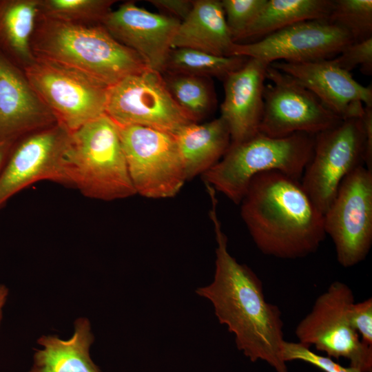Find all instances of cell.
I'll return each instance as SVG.
<instances>
[{
	"label": "cell",
	"mask_w": 372,
	"mask_h": 372,
	"mask_svg": "<svg viewBox=\"0 0 372 372\" xmlns=\"http://www.w3.org/2000/svg\"><path fill=\"white\" fill-rule=\"evenodd\" d=\"M247 59L238 56H217L189 48H172L165 70L171 74L202 78L214 76L224 80L229 74L240 68Z\"/></svg>",
	"instance_id": "24"
},
{
	"label": "cell",
	"mask_w": 372,
	"mask_h": 372,
	"mask_svg": "<svg viewBox=\"0 0 372 372\" xmlns=\"http://www.w3.org/2000/svg\"><path fill=\"white\" fill-rule=\"evenodd\" d=\"M332 60L349 72L359 65L363 74L371 75L372 37L349 44Z\"/></svg>",
	"instance_id": "30"
},
{
	"label": "cell",
	"mask_w": 372,
	"mask_h": 372,
	"mask_svg": "<svg viewBox=\"0 0 372 372\" xmlns=\"http://www.w3.org/2000/svg\"><path fill=\"white\" fill-rule=\"evenodd\" d=\"M105 114L118 125H140L173 134L195 123L174 101L161 73L150 69L110 87Z\"/></svg>",
	"instance_id": "11"
},
{
	"label": "cell",
	"mask_w": 372,
	"mask_h": 372,
	"mask_svg": "<svg viewBox=\"0 0 372 372\" xmlns=\"http://www.w3.org/2000/svg\"><path fill=\"white\" fill-rule=\"evenodd\" d=\"M205 78L172 74L165 80L173 99L195 123L211 109L214 96Z\"/></svg>",
	"instance_id": "26"
},
{
	"label": "cell",
	"mask_w": 372,
	"mask_h": 372,
	"mask_svg": "<svg viewBox=\"0 0 372 372\" xmlns=\"http://www.w3.org/2000/svg\"><path fill=\"white\" fill-rule=\"evenodd\" d=\"M114 0H39V16L80 25H101Z\"/></svg>",
	"instance_id": "25"
},
{
	"label": "cell",
	"mask_w": 372,
	"mask_h": 372,
	"mask_svg": "<svg viewBox=\"0 0 372 372\" xmlns=\"http://www.w3.org/2000/svg\"><path fill=\"white\" fill-rule=\"evenodd\" d=\"M180 23L129 1L112 10L101 25L116 41L135 52L148 69L161 73Z\"/></svg>",
	"instance_id": "15"
},
{
	"label": "cell",
	"mask_w": 372,
	"mask_h": 372,
	"mask_svg": "<svg viewBox=\"0 0 372 372\" xmlns=\"http://www.w3.org/2000/svg\"><path fill=\"white\" fill-rule=\"evenodd\" d=\"M70 133L56 123L15 141L0 174V209L15 194L39 181L69 185L65 156Z\"/></svg>",
	"instance_id": "12"
},
{
	"label": "cell",
	"mask_w": 372,
	"mask_h": 372,
	"mask_svg": "<svg viewBox=\"0 0 372 372\" xmlns=\"http://www.w3.org/2000/svg\"><path fill=\"white\" fill-rule=\"evenodd\" d=\"M39 0H0V52L23 71L35 61L31 39Z\"/></svg>",
	"instance_id": "22"
},
{
	"label": "cell",
	"mask_w": 372,
	"mask_h": 372,
	"mask_svg": "<svg viewBox=\"0 0 372 372\" xmlns=\"http://www.w3.org/2000/svg\"><path fill=\"white\" fill-rule=\"evenodd\" d=\"M355 302L351 289L335 281L316 300L311 311L297 325L298 342L314 346L330 358H343L361 372H372V347L364 344L349 320Z\"/></svg>",
	"instance_id": "6"
},
{
	"label": "cell",
	"mask_w": 372,
	"mask_h": 372,
	"mask_svg": "<svg viewBox=\"0 0 372 372\" xmlns=\"http://www.w3.org/2000/svg\"><path fill=\"white\" fill-rule=\"evenodd\" d=\"M365 134L361 116L342 120L315 136L311 158L301 185L324 215L343 179L364 165Z\"/></svg>",
	"instance_id": "9"
},
{
	"label": "cell",
	"mask_w": 372,
	"mask_h": 372,
	"mask_svg": "<svg viewBox=\"0 0 372 372\" xmlns=\"http://www.w3.org/2000/svg\"><path fill=\"white\" fill-rule=\"evenodd\" d=\"M234 43L221 1L196 0L192 1L187 17L180 21L172 48H189L230 56Z\"/></svg>",
	"instance_id": "19"
},
{
	"label": "cell",
	"mask_w": 372,
	"mask_h": 372,
	"mask_svg": "<svg viewBox=\"0 0 372 372\" xmlns=\"http://www.w3.org/2000/svg\"><path fill=\"white\" fill-rule=\"evenodd\" d=\"M209 194L217 242L216 269L212 282L196 292L211 302L219 322L234 333L238 349L247 358L254 362L265 361L276 372H289L282 356L285 340L281 311L265 300L256 274L229 253L227 238L216 212V193Z\"/></svg>",
	"instance_id": "1"
},
{
	"label": "cell",
	"mask_w": 372,
	"mask_h": 372,
	"mask_svg": "<svg viewBox=\"0 0 372 372\" xmlns=\"http://www.w3.org/2000/svg\"><path fill=\"white\" fill-rule=\"evenodd\" d=\"M266 77L271 83L265 87L260 133L274 138L296 133L316 136L342 121L287 74L269 65Z\"/></svg>",
	"instance_id": "13"
},
{
	"label": "cell",
	"mask_w": 372,
	"mask_h": 372,
	"mask_svg": "<svg viewBox=\"0 0 372 372\" xmlns=\"http://www.w3.org/2000/svg\"><path fill=\"white\" fill-rule=\"evenodd\" d=\"M282 356L287 363L289 361L300 360L309 363L324 372H361L352 367L343 366L329 356H324L314 353L310 348L300 342L285 340L282 347Z\"/></svg>",
	"instance_id": "29"
},
{
	"label": "cell",
	"mask_w": 372,
	"mask_h": 372,
	"mask_svg": "<svg viewBox=\"0 0 372 372\" xmlns=\"http://www.w3.org/2000/svg\"><path fill=\"white\" fill-rule=\"evenodd\" d=\"M333 5V0H267L241 40L262 39L302 21L327 19Z\"/></svg>",
	"instance_id": "23"
},
{
	"label": "cell",
	"mask_w": 372,
	"mask_h": 372,
	"mask_svg": "<svg viewBox=\"0 0 372 372\" xmlns=\"http://www.w3.org/2000/svg\"><path fill=\"white\" fill-rule=\"evenodd\" d=\"M361 119L365 134L364 165L372 171V107L364 105Z\"/></svg>",
	"instance_id": "33"
},
{
	"label": "cell",
	"mask_w": 372,
	"mask_h": 372,
	"mask_svg": "<svg viewBox=\"0 0 372 372\" xmlns=\"http://www.w3.org/2000/svg\"><path fill=\"white\" fill-rule=\"evenodd\" d=\"M136 194L150 198L176 196L187 180L174 134L140 125H118Z\"/></svg>",
	"instance_id": "8"
},
{
	"label": "cell",
	"mask_w": 372,
	"mask_h": 372,
	"mask_svg": "<svg viewBox=\"0 0 372 372\" xmlns=\"http://www.w3.org/2000/svg\"><path fill=\"white\" fill-rule=\"evenodd\" d=\"M293 77L342 120L360 117L372 107V86H364L332 60L270 64Z\"/></svg>",
	"instance_id": "16"
},
{
	"label": "cell",
	"mask_w": 372,
	"mask_h": 372,
	"mask_svg": "<svg viewBox=\"0 0 372 372\" xmlns=\"http://www.w3.org/2000/svg\"><path fill=\"white\" fill-rule=\"evenodd\" d=\"M15 141L16 140L0 141V174L4 167Z\"/></svg>",
	"instance_id": "34"
},
{
	"label": "cell",
	"mask_w": 372,
	"mask_h": 372,
	"mask_svg": "<svg viewBox=\"0 0 372 372\" xmlns=\"http://www.w3.org/2000/svg\"><path fill=\"white\" fill-rule=\"evenodd\" d=\"M36 59L83 72L108 87L148 69L133 50L102 25H80L38 17L31 39Z\"/></svg>",
	"instance_id": "3"
},
{
	"label": "cell",
	"mask_w": 372,
	"mask_h": 372,
	"mask_svg": "<svg viewBox=\"0 0 372 372\" xmlns=\"http://www.w3.org/2000/svg\"><path fill=\"white\" fill-rule=\"evenodd\" d=\"M353 43L344 30L327 19L299 22L256 41L234 43L231 56L254 58L268 65L278 61L303 63L330 59Z\"/></svg>",
	"instance_id": "14"
},
{
	"label": "cell",
	"mask_w": 372,
	"mask_h": 372,
	"mask_svg": "<svg viewBox=\"0 0 372 372\" xmlns=\"http://www.w3.org/2000/svg\"><path fill=\"white\" fill-rule=\"evenodd\" d=\"M8 295V289L4 285H0V322L2 318V308L5 304Z\"/></svg>",
	"instance_id": "35"
},
{
	"label": "cell",
	"mask_w": 372,
	"mask_h": 372,
	"mask_svg": "<svg viewBox=\"0 0 372 372\" xmlns=\"http://www.w3.org/2000/svg\"><path fill=\"white\" fill-rule=\"evenodd\" d=\"M93 341L90 324L86 318L75 321L74 335L68 340L43 335L38 343L44 349L36 350L30 372H101L90 356Z\"/></svg>",
	"instance_id": "21"
},
{
	"label": "cell",
	"mask_w": 372,
	"mask_h": 372,
	"mask_svg": "<svg viewBox=\"0 0 372 372\" xmlns=\"http://www.w3.org/2000/svg\"><path fill=\"white\" fill-rule=\"evenodd\" d=\"M65 167L69 186L85 197L111 201L136 194L118 126L106 114L70 133Z\"/></svg>",
	"instance_id": "4"
},
{
	"label": "cell",
	"mask_w": 372,
	"mask_h": 372,
	"mask_svg": "<svg viewBox=\"0 0 372 372\" xmlns=\"http://www.w3.org/2000/svg\"><path fill=\"white\" fill-rule=\"evenodd\" d=\"M349 320L361 340L372 347V298L351 305Z\"/></svg>",
	"instance_id": "31"
},
{
	"label": "cell",
	"mask_w": 372,
	"mask_h": 372,
	"mask_svg": "<svg viewBox=\"0 0 372 372\" xmlns=\"http://www.w3.org/2000/svg\"><path fill=\"white\" fill-rule=\"evenodd\" d=\"M174 136L187 180L208 171L222 158L231 144L229 127L220 116L202 124L186 125Z\"/></svg>",
	"instance_id": "20"
},
{
	"label": "cell",
	"mask_w": 372,
	"mask_h": 372,
	"mask_svg": "<svg viewBox=\"0 0 372 372\" xmlns=\"http://www.w3.org/2000/svg\"><path fill=\"white\" fill-rule=\"evenodd\" d=\"M327 20L346 31L353 42L372 37V1L333 0Z\"/></svg>",
	"instance_id": "27"
},
{
	"label": "cell",
	"mask_w": 372,
	"mask_h": 372,
	"mask_svg": "<svg viewBox=\"0 0 372 372\" xmlns=\"http://www.w3.org/2000/svg\"><path fill=\"white\" fill-rule=\"evenodd\" d=\"M315 136L296 133L274 138L258 132L239 143H231L222 158L202 174L210 185L240 204L251 179L260 173L278 171L298 180L309 162Z\"/></svg>",
	"instance_id": "5"
},
{
	"label": "cell",
	"mask_w": 372,
	"mask_h": 372,
	"mask_svg": "<svg viewBox=\"0 0 372 372\" xmlns=\"http://www.w3.org/2000/svg\"><path fill=\"white\" fill-rule=\"evenodd\" d=\"M269 65L248 58L238 70L224 79L220 117L230 132L231 143H239L259 132L264 110L265 81Z\"/></svg>",
	"instance_id": "18"
},
{
	"label": "cell",
	"mask_w": 372,
	"mask_h": 372,
	"mask_svg": "<svg viewBox=\"0 0 372 372\" xmlns=\"http://www.w3.org/2000/svg\"><path fill=\"white\" fill-rule=\"evenodd\" d=\"M324 228L344 267L365 259L372 245V171L360 165L342 181L323 215Z\"/></svg>",
	"instance_id": "10"
},
{
	"label": "cell",
	"mask_w": 372,
	"mask_h": 372,
	"mask_svg": "<svg viewBox=\"0 0 372 372\" xmlns=\"http://www.w3.org/2000/svg\"><path fill=\"white\" fill-rule=\"evenodd\" d=\"M24 72L57 122L70 132L105 114L109 87L87 74L36 58Z\"/></svg>",
	"instance_id": "7"
},
{
	"label": "cell",
	"mask_w": 372,
	"mask_h": 372,
	"mask_svg": "<svg viewBox=\"0 0 372 372\" xmlns=\"http://www.w3.org/2000/svg\"><path fill=\"white\" fill-rule=\"evenodd\" d=\"M240 204L242 218L265 255L304 258L314 253L325 238L323 214L300 180L280 172L255 176Z\"/></svg>",
	"instance_id": "2"
},
{
	"label": "cell",
	"mask_w": 372,
	"mask_h": 372,
	"mask_svg": "<svg viewBox=\"0 0 372 372\" xmlns=\"http://www.w3.org/2000/svg\"><path fill=\"white\" fill-rule=\"evenodd\" d=\"M56 123L24 71L0 52V141L17 140Z\"/></svg>",
	"instance_id": "17"
},
{
	"label": "cell",
	"mask_w": 372,
	"mask_h": 372,
	"mask_svg": "<svg viewBox=\"0 0 372 372\" xmlns=\"http://www.w3.org/2000/svg\"><path fill=\"white\" fill-rule=\"evenodd\" d=\"M148 2L180 21L187 17L192 8V1L189 0H148Z\"/></svg>",
	"instance_id": "32"
},
{
	"label": "cell",
	"mask_w": 372,
	"mask_h": 372,
	"mask_svg": "<svg viewBox=\"0 0 372 372\" xmlns=\"http://www.w3.org/2000/svg\"><path fill=\"white\" fill-rule=\"evenodd\" d=\"M267 0H223L227 27L235 43L256 19Z\"/></svg>",
	"instance_id": "28"
}]
</instances>
